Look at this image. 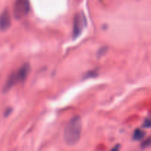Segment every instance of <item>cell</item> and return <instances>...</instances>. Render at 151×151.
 I'll return each mask as SVG.
<instances>
[{
    "mask_svg": "<svg viewBox=\"0 0 151 151\" xmlns=\"http://www.w3.org/2000/svg\"><path fill=\"white\" fill-rule=\"evenodd\" d=\"M82 133V121L81 116H75L69 119L64 128L63 139L67 145L73 146L78 142Z\"/></svg>",
    "mask_w": 151,
    "mask_h": 151,
    "instance_id": "6da1fadb",
    "label": "cell"
},
{
    "mask_svg": "<svg viewBox=\"0 0 151 151\" xmlns=\"http://www.w3.org/2000/svg\"><path fill=\"white\" fill-rule=\"evenodd\" d=\"M30 10V4L27 0H17L13 6V15L18 20L23 19L27 16Z\"/></svg>",
    "mask_w": 151,
    "mask_h": 151,
    "instance_id": "7a4b0ae2",
    "label": "cell"
},
{
    "mask_svg": "<svg viewBox=\"0 0 151 151\" xmlns=\"http://www.w3.org/2000/svg\"><path fill=\"white\" fill-rule=\"evenodd\" d=\"M86 25L85 18L81 14L75 15V19H74V25H73V38H77L81 32H83L84 27Z\"/></svg>",
    "mask_w": 151,
    "mask_h": 151,
    "instance_id": "3957f363",
    "label": "cell"
},
{
    "mask_svg": "<svg viewBox=\"0 0 151 151\" xmlns=\"http://www.w3.org/2000/svg\"><path fill=\"white\" fill-rule=\"evenodd\" d=\"M11 26V16L7 9H5L0 14V29L2 31L7 30Z\"/></svg>",
    "mask_w": 151,
    "mask_h": 151,
    "instance_id": "277c9868",
    "label": "cell"
},
{
    "mask_svg": "<svg viewBox=\"0 0 151 151\" xmlns=\"http://www.w3.org/2000/svg\"><path fill=\"white\" fill-rule=\"evenodd\" d=\"M29 72H30V65L29 63H24V65H22V67L19 68L18 71L15 72L18 82H24L25 80L27 79V78L29 75Z\"/></svg>",
    "mask_w": 151,
    "mask_h": 151,
    "instance_id": "5b68a950",
    "label": "cell"
},
{
    "mask_svg": "<svg viewBox=\"0 0 151 151\" xmlns=\"http://www.w3.org/2000/svg\"><path fill=\"white\" fill-rule=\"evenodd\" d=\"M145 131L141 129H137L135 130L134 134H133V139L135 140V141H140L145 137Z\"/></svg>",
    "mask_w": 151,
    "mask_h": 151,
    "instance_id": "8992f818",
    "label": "cell"
},
{
    "mask_svg": "<svg viewBox=\"0 0 151 151\" xmlns=\"http://www.w3.org/2000/svg\"><path fill=\"white\" fill-rule=\"evenodd\" d=\"M151 147V137L146 139L145 140H144V141L141 143V147L142 149L148 148V147Z\"/></svg>",
    "mask_w": 151,
    "mask_h": 151,
    "instance_id": "52a82bcc",
    "label": "cell"
},
{
    "mask_svg": "<svg viewBox=\"0 0 151 151\" xmlns=\"http://www.w3.org/2000/svg\"><path fill=\"white\" fill-rule=\"evenodd\" d=\"M142 127L145 128H151V117L147 118L145 120V122H143Z\"/></svg>",
    "mask_w": 151,
    "mask_h": 151,
    "instance_id": "ba28073f",
    "label": "cell"
},
{
    "mask_svg": "<svg viewBox=\"0 0 151 151\" xmlns=\"http://www.w3.org/2000/svg\"><path fill=\"white\" fill-rule=\"evenodd\" d=\"M119 150H120V145H115L114 147L111 150V151H119Z\"/></svg>",
    "mask_w": 151,
    "mask_h": 151,
    "instance_id": "9c48e42d",
    "label": "cell"
}]
</instances>
